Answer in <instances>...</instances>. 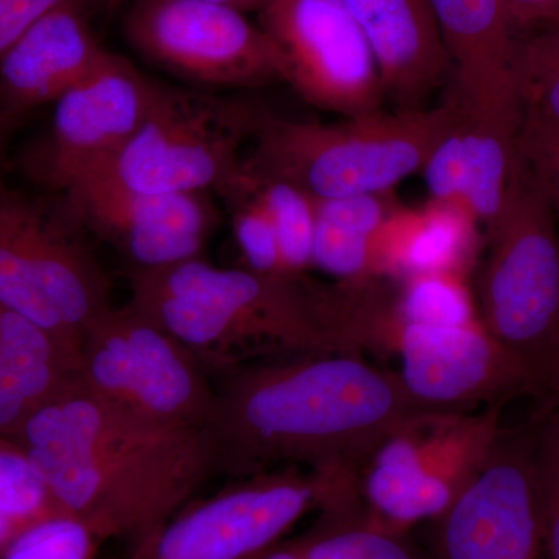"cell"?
<instances>
[{
  "label": "cell",
  "instance_id": "1f68e13d",
  "mask_svg": "<svg viewBox=\"0 0 559 559\" xmlns=\"http://www.w3.org/2000/svg\"><path fill=\"white\" fill-rule=\"evenodd\" d=\"M393 191L355 194L336 200L318 201V216L331 224L374 238L382 224L400 207Z\"/></svg>",
  "mask_w": 559,
  "mask_h": 559
},
{
  "label": "cell",
  "instance_id": "603a6c76",
  "mask_svg": "<svg viewBox=\"0 0 559 559\" xmlns=\"http://www.w3.org/2000/svg\"><path fill=\"white\" fill-rule=\"evenodd\" d=\"M318 521L289 540L301 559H425L404 533L371 516L359 476L323 481Z\"/></svg>",
  "mask_w": 559,
  "mask_h": 559
},
{
  "label": "cell",
  "instance_id": "4fadbf2b",
  "mask_svg": "<svg viewBox=\"0 0 559 559\" xmlns=\"http://www.w3.org/2000/svg\"><path fill=\"white\" fill-rule=\"evenodd\" d=\"M156 84L108 51L90 76L53 103L49 131L25 156V175L66 193L105 170L142 123Z\"/></svg>",
  "mask_w": 559,
  "mask_h": 559
},
{
  "label": "cell",
  "instance_id": "7c38bea8",
  "mask_svg": "<svg viewBox=\"0 0 559 559\" xmlns=\"http://www.w3.org/2000/svg\"><path fill=\"white\" fill-rule=\"evenodd\" d=\"M259 25L277 47L283 81L305 102L345 119L382 112L380 70L342 0H271Z\"/></svg>",
  "mask_w": 559,
  "mask_h": 559
},
{
  "label": "cell",
  "instance_id": "83f0119b",
  "mask_svg": "<svg viewBox=\"0 0 559 559\" xmlns=\"http://www.w3.org/2000/svg\"><path fill=\"white\" fill-rule=\"evenodd\" d=\"M221 194L231 207V227L245 267L260 274L289 275L283 267L270 215L252 191L241 186L237 178Z\"/></svg>",
  "mask_w": 559,
  "mask_h": 559
},
{
  "label": "cell",
  "instance_id": "74e56055",
  "mask_svg": "<svg viewBox=\"0 0 559 559\" xmlns=\"http://www.w3.org/2000/svg\"><path fill=\"white\" fill-rule=\"evenodd\" d=\"M9 124L0 117V165H2L3 150H5V135Z\"/></svg>",
  "mask_w": 559,
  "mask_h": 559
},
{
  "label": "cell",
  "instance_id": "9c48e42d",
  "mask_svg": "<svg viewBox=\"0 0 559 559\" xmlns=\"http://www.w3.org/2000/svg\"><path fill=\"white\" fill-rule=\"evenodd\" d=\"M500 432L498 407L480 415H425L374 452L362 499L399 532L436 521L479 473Z\"/></svg>",
  "mask_w": 559,
  "mask_h": 559
},
{
  "label": "cell",
  "instance_id": "d6a6232c",
  "mask_svg": "<svg viewBox=\"0 0 559 559\" xmlns=\"http://www.w3.org/2000/svg\"><path fill=\"white\" fill-rule=\"evenodd\" d=\"M518 148L543 180L559 227V134L522 119Z\"/></svg>",
  "mask_w": 559,
  "mask_h": 559
},
{
  "label": "cell",
  "instance_id": "484cf974",
  "mask_svg": "<svg viewBox=\"0 0 559 559\" xmlns=\"http://www.w3.org/2000/svg\"><path fill=\"white\" fill-rule=\"evenodd\" d=\"M400 282L395 307L406 322L463 326L480 320L465 275L459 272H425Z\"/></svg>",
  "mask_w": 559,
  "mask_h": 559
},
{
  "label": "cell",
  "instance_id": "5b68a950",
  "mask_svg": "<svg viewBox=\"0 0 559 559\" xmlns=\"http://www.w3.org/2000/svg\"><path fill=\"white\" fill-rule=\"evenodd\" d=\"M455 106L451 94L439 108L378 112L336 124L280 119L263 110L241 171L285 180L316 201L392 191L421 171Z\"/></svg>",
  "mask_w": 559,
  "mask_h": 559
},
{
  "label": "cell",
  "instance_id": "836d02e7",
  "mask_svg": "<svg viewBox=\"0 0 559 559\" xmlns=\"http://www.w3.org/2000/svg\"><path fill=\"white\" fill-rule=\"evenodd\" d=\"M72 2L83 0H0V57L40 17Z\"/></svg>",
  "mask_w": 559,
  "mask_h": 559
},
{
  "label": "cell",
  "instance_id": "f1b7e54d",
  "mask_svg": "<svg viewBox=\"0 0 559 559\" xmlns=\"http://www.w3.org/2000/svg\"><path fill=\"white\" fill-rule=\"evenodd\" d=\"M103 543L86 524L58 511L22 532L0 559H95Z\"/></svg>",
  "mask_w": 559,
  "mask_h": 559
},
{
  "label": "cell",
  "instance_id": "8fae6325",
  "mask_svg": "<svg viewBox=\"0 0 559 559\" xmlns=\"http://www.w3.org/2000/svg\"><path fill=\"white\" fill-rule=\"evenodd\" d=\"M318 495L300 468L235 479L140 536L128 559H255L316 509Z\"/></svg>",
  "mask_w": 559,
  "mask_h": 559
},
{
  "label": "cell",
  "instance_id": "3957f363",
  "mask_svg": "<svg viewBox=\"0 0 559 559\" xmlns=\"http://www.w3.org/2000/svg\"><path fill=\"white\" fill-rule=\"evenodd\" d=\"M130 304L216 378L257 360L358 352L334 329L320 285L304 275L219 267L198 259L131 270Z\"/></svg>",
  "mask_w": 559,
  "mask_h": 559
},
{
  "label": "cell",
  "instance_id": "ba28073f",
  "mask_svg": "<svg viewBox=\"0 0 559 559\" xmlns=\"http://www.w3.org/2000/svg\"><path fill=\"white\" fill-rule=\"evenodd\" d=\"M80 385L117 409L171 428L202 429L212 411L207 371L130 304L110 305L84 331Z\"/></svg>",
  "mask_w": 559,
  "mask_h": 559
},
{
  "label": "cell",
  "instance_id": "277c9868",
  "mask_svg": "<svg viewBox=\"0 0 559 559\" xmlns=\"http://www.w3.org/2000/svg\"><path fill=\"white\" fill-rule=\"evenodd\" d=\"M477 310L527 393L546 411L559 407V227L549 193L520 148L506 201L487 226Z\"/></svg>",
  "mask_w": 559,
  "mask_h": 559
},
{
  "label": "cell",
  "instance_id": "f35d334b",
  "mask_svg": "<svg viewBox=\"0 0 559 559\" xmlns=\"http://www.w3.org/2000/svg\"><path fill=\"white\" fill-rule=\"evenodd\" d=\"M105 3L106 9L114 10L117 7H120L121 3L127 2V0H102Z\"/></svg>",
  "mask_w": 559,
  "mask_h": 559
},
{
  "label": "cell",
  "instance_id": "7402d4cb",
  "mask_svg": "<svg viewBox=\"0 0 559 559\" xmlns=\"http://www.w3.org/2000/svg\"><path fill=\"white\" fill-rule=\"evenodd\" d=\"M477 221L462 205L429 200L417 209L400 205L373 240L377 278L403 280L425 272L465 275L477 249Z\"/></svg>",
  "mask_w": 559,
  "mask_h": 559
},
{
  "label": "cell",
  "instance_id": "8992f818",
  "mask_svg": "<svg viewBox=\"0 0 559 559\" xmlns=\"http://www.w3.org/2000/svg\"><path fill=\"white\" fill-rule=\"evenodd\" d=\"M109 280L61 205L0 182V307L80 352L110 307Z\"/></svg>",
  "mask_w": 559,
  "mask_h": 559
},
{
  "label": "cell",
  "instance_id": "f546056e",
  "mask_svg": "<svg viewBox=\"0 0 559 559\" xmlns=\"http://www.w3.org/2000/svg\"><path fill=\"white\" fill-rule=\"evenodd\" d=\"M373 240L366 235L342 229L318 216L311 266L333 275L341 283L377 278L373 270Z\"/></svg>",
  "mask_w": 559,
  "mask_h": 559
},
{
  "label": "cell",
  "instance_id": "4316f807",
  "mask_svg": "<svg viewBox=\"0 0 559 559\" xmlns=\"http://www.w3.org/2000/svg\"><path fill=\"white\" fill-rule=\"evenodd\" d=\"M516 86L522 119L559 134V25L522 38Z\"/></svg>",
  "mask_w": 559,
  "mask_h": 559
},
{
  "label": "cell",
  "instance_id": "9a60e30c",
  "mask_svg": "<svg viewBox=\"0 0 559 559\" xmlns=\"http://www.w3.org/2000/svg\"><path fill=\"white\" fill-rule=\"evenodd\" d=\"M432 522V559H539L533 437L500 430L479 473Z\"/></svg>",
  "mask_w": 559,
  "mask_h": 559
},
{
  "label": "cell",
  "instance_id": "44dd1931",
  "mask_svg": "<svg viewBox=\"0 0 559 559\" xmlns=\"http://www.w3.org/2000/svg\"><path fill=\"white\" fill-rule=\"evenodd\" d=\"M80 382V352L0 307V439Z\"/></svg>",
  "mask_w": 559,
  "mask_h": 559
},
{
  "label": "cell",
  "instance_id": "d6986e66",
  "mask_svg": "<svg viewBox=\"0 0 559 559\" xmlns=\"http://www.w3.org/2000/svg\"><path fill=\"white\" fill-rule=\"evenodd\" d=\"M455 102L450 127L423 165V178L430 200L462 205L489 226L506 201L520 131L480 119Z\"/></svg>",
  "mask_w": 559,
  "mask_h": 559
},
{
  "label": "cell",
  "instance_id": "ffe728a7",
  "mask_svg": "<svg viewBox=\"0 0 559 559\" xmlns=\"http://www.w3.org/2000/svg\"><path fill=\"white\" fill-rule=\"evenodd\" d=\"M369 43L385 95L406 109L452 72L429 0H342Z\"/></svg>",
  "mask_w": 559,
  "mask_h": 559
},
{
  "label": "cell",
  "instance_id": "2e32d148",
  "mask_svg": "<svg viewBox=\"0 0 559 559\" xmlns=\"http://www.w3.org/2000/svg\"><path fill=\"white\" fill-rule=\"evenodd\" d=\"M61 207L81 230L94 231L119 250L131 270H157L202 257L218 224L209 193H142L106 173L70 187Z\"/></svg>",
  "mask_w": 559,
  "mask_h": 559
},
{
  "label": "cell",
  "instance_id": "4dcf8cb0",
  "mask_svg": "<svg viewBox=\"0 0 559 559\" xmlns=\"http://www.w3.org/2000/svg\"><path fill=\"white\" fill-rule=\"evenodd\" d=\"M543 546L559 559V407L547 409L533 436Z\"/></svg>",
  "mask_w": 559,
  "mask_h": 559
},
{
  "label": "cell",
  "instance_id": "8d00e7d4",
  "mask_svg": "<svg viewBox=\"0 0 559 559\" xmlns=\"http://www.w3.org/2000/svg\"><path fill=\"white\" fill-rule=\"evenodd\" d=\"M255 559H301V557L288 540V543H278L277 546L271 547Z\"/></svg>",
  "mask_w": 559,
  "mask_h": 559
},
{
  "label": "cell",
  "instance_id": "e0dca14e",
  "mask_svg": "<svg viewBox=\"0 0 559 559\" xmlns=\"http://www.w3.org/2000/svg\"><path fill=\"white\" fill-rule=\"evenodd\" d=\"M454 73L463 108L510 131H520L522 109L516 61L522 36L502 0H429Z\"/></svg>",
  "mask_w": 559,
  "mask_h": 559
},
{
  "label": "cell",
  "instance_id": "cb8c5ba5",
  "mask_svg": "<svg viewBox=\"0 0 559 559\" xmlns=\"http://www.w3.org/2000/svg\"><path fill=\"white\" fill-rule=\"evenodd\" d=\"M238 182L252 191L270 215L286 274L304 275L311 266L318 201L285 180L252 178L240 171Z\"/></svg>",
  "mask_w": 559,
  "mask_h": 559
},
{
  "label": "cell",
  "instance_id": "52a82bcc",
  "mask_svg": "<svg viewBox=\"0 0 559 559\" xmlns=\"http://www.w3.org/2000/svg\"><path fill=\"white\" fill-rule=\"evenodd\" d=\"M261 114L248 102L157 83L142 123L98 173L142 193H223L240 175Z\"/></svg>",
  "mask_w": 559,
  "mask_h": 559
},
{
  "label": "cell",
  "instance_id": "d4e9b609",
  "mask_svg": "<svg viewBox=\"0 0 559 559\" xmlns=\"http://www.w3.org/2000/svg\"><path fill=\"white\" fill-rule=\"evenodd\" d=\"M58 513L43 477L27 455L0 439V555L33 524Z\"/></svg>",
  "mask_w": 559,
  "mask_h": 559
},
{
  "label": "cell",
  "instance_id": "5bb4252c",
  "mask_svg": "<svg viewBox=\"0 0 559 559\" xmlns=\"http://www.w3.org/2000/svg\"><path fill=\"white\" fill-rule=\"evenodd\" d=\"M393 304L380 322L384 348L401 359V384L421 415H462L481 403L527 393L516 364L480 320L463 326L406 322Z\"/></svg>",
  "mask_w": 559,
  "mask_h": 559
},
{
  "label": "cell",
  "instance_id": "e575fe53",
  "mask_svg": "<svg viewBox=\"0 0 559 559\" xmlns=\"http://www.w3.org/2000/svg\"><path fill=\"white\" fill-rule=\"evenodd\" d=\"M502 3L520 35L559 25V0H502Z\"/></svg>",
  "mask_w": 559,
  "mask_h": 559
},
{
  "label": "cell",
  "instance_id": "30bf717a",
  "mask_svg": "<svg viewBox=\"0 0 559 559\" xmlns=\"http://www.w3.org/2000/svg\"><path fill=\"white\" fill-rule=\"evenodd\" d=\"M124 38L156 68L205 87L283 81L277 47L246 13L205 0H134Z\"/></svg>",
  "mask_w": 559,
  "mask_h": 559
},
{
  "label": "cell",
  "instance_id": "d590c367",
  "mask_svg": "<svg viewBox=\"0 0 559 559\" xmlns=\"http://www.w3.org/2000/svg\"><path fill=\"white\" fill-rule=\"evenodd\" d=\"M205 2L230 7V9L241 11V13H250V11H259L260 13L271 0H205Z\"/></svg>",
  "mask_w": 559,
  "mask_h": 559
},
{
  "label": "cell",
  "instance_id": "6da1fadb",
  "mask_svg": "<svg viewBox=\"0 0 559 559\" xmlns=\"http://www.w3.org/2000/svg\"><path fill=\"white\" fill-rule=\"evenodd\" d=\"M399 373L358 352L257 360L213 378L204 432L216 476L282 468L360 476L418 418Z\"/></svg>",
  "mask_w": 559,
  "mask_h": 559
},
{
  "label": "cell",
  "instance_id": "7a4b0ae2",
  "mask_svg": "<svg viewBox=\"0 0 559 559\" xmlns=\"http://www.w3.org/2000/svg\"><path fill=\"white\" fill-rule=\"evenodd\" d=\"M9 440L38 471L57 510L103 540L140 538L215 477L204 429L145 421L80 382L44 404Z\"/></svg>",
  "mask_w": 559,
  "mask_h": 559
},
{
  "label": "cell",
  "instance_id": "ac0fdd59",
  "mask_svg": "<svg viewBox=\"0 0 559 559\" xmlns=\"http://www.w3.org/2000/svg\"><path fill=\"white\" fill-rule=\"evenodd\" d=\"M106 53L83 2L50 11L0 57V117L10 127L31 110L53 105L90 76Z\"/></svg>",
  "mask_w": 559,
  "mask_h": 559
}]
</instances>
